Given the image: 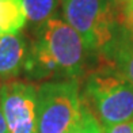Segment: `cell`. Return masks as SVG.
I'll use <instances>...</instances> for the list:
<instances>
[{
    "label": "cell",
    "mask_w": 133,
    "mask_h": 133,
    "mask_svg": "<svg viewBox=\"0 0 133 133\" xmlns=\"http://www.w3.org/2000/svg\"><path fill=\"white\" fill-rule=\"evenodd\" d=\"M26 23L23 0H0V37L21 33Z\"/></svg>",
    "instance_id": "ba28073f"
},
{
    "label": "cell",
    "mask_w": 133,
    "mask_h": 133,
    "mask_svg": "<svg viewBox=\"0 0 133 133\" xmlns=\"http://www.w3.org/2000/svg\"><path fill=\"white\" fill-rule=\"evenodd\" d=\"M0 133H10L7 129V124H5L3 111H2V106H0Z\"/></svg>",
    "instance_id": "4fadbf2b"
},
{
    "label": "cell",
    "mask_w": 133,
    "mask_h": 133,
    "mask_svg": "<svg viewBox=\"0 0 133 133\" xmlns=\"http://www.w3.org/2000/svg\"><path fill=\"white\" fill-rule=\"evenodd\" d=\"M99 60L109 63L133 84V42L122 31H119L117 41Z\"/></svg>",
    "instance_id": "52a82bcc"
},
{
    "label": "cell",
    "mask_w": 133,
    "mask_h": 133,
    "mask_svg": "<svg viewBox=\"0 0 133 133\" xmlns=\"http://www.w3.org/2000/svg\"><path fill=\"white\" fill-rule=\"evenodd\" d=\"M103 133H133V119L128 121V122L103 128Z\"/></svg>",
    "instance_id": "7c38bea8"
},
{
    "label": "cell",
    "mask_w": 133,
    "mask_h": 133,
    "mask_svg": "<svg viewBox=\"0 0 133 133\" xmlns=\"http://www.w3.org/2000/svg\"><path fill=\"white\" fill-rule=\"evenodd\" d=\"M26 21L34 30L53 16L61 8V0H23Z\"/></svg>",
    "instance_id": "9c48e42d"
},
{
    "label": "cell",
    "mask_w": 133,
    "mask_h": 133,
    "mask_svg": "<svg viewBox=\"0 0 133 133\" xmlns=\"http://www.w3.org/2000/svg\"><path fill=\"white\" fill-rule=\"evenodd\" d=\"M82 106L79 80L44 82L37 91V132L66 133L79 118Z\"/></svg>",
    "instance_id": "277c9868"
},
{
    "label": "cell",
    "mask_w": 133,
    "mask_h": 133,
    "mask_svg": "<svg viewBox=\"0 0 133 133\" xmlns=\"http://www.w3.org/2000/svg\"><path fill=\"white\" fill-rule=\"evenodd\" d=\"M119 3H128V4H133V0H118Z\"/></svg>",
    "instance_id": "5bb4252c"
},
{
    "label": "cell",
    "mask_w": 133,
    "mask_h": 133,
    "mask_svg": "<svg viewBox=\"0 0 133 133\" xmlns=\"http://www.w3.org/2000/svg\"><path fill=\"white\" fill-rule=\"evenodd\" d=\"M27 48L21 33L0 37V80L15 79L23 71Z\"/></svg>",
    "instance_id": "8992f818"
},
{
    "label": "cell",
    "mask_w": 133,
    "mask_h": 133,
    "mask_svg": "<svg viewBox=\"0 0 133 133\" xmlns=\"http://www.w3.org/2000/svg\"><path fill=\"white\" fill-rule=\"evenodd\" d=\"M86 53L79 33L57 15L35 29L23 72L31 80H79L84 74Z\"/></svg>",
    "instance_id": "6da1fadb"
},
{
    "label": "cell",
    "mask_w": 133,
    "mask_h": 133,
    "mask_svg": "<svg viewBox=\"0 0 133 133\" xmlns=\"http://www.w3.org/2000/svg\"><path fill=\"white\" fill-rule=\"evenodd\" d=\"M61 11L64 21L82 37L87 53L101 58L117 41L118 0H61Z\"/></svg>",
    "instance_id": "7a4b0ae2"
},
{
    "label": "cell",
    "mask_w": 133,
    "mask_h": 133,
    "mask_svg": "<svg viewBox=\"0 0 133 133\" xmlns=\"http://www.w3.org/2000/svg\"><path fill=\"white\" fill-rule=\"evenodd\" d=\"M118 18L122 34L133 42V4L118 2Z\"/></svg>",
    "instance_id": "8fae6325"
},
{
    "label": "cell",
    "mask_w": 133,
    "mask_h": 133,
    "mask_svg": "<svg viewBox=\"0 0 133 133\" xmlns=\"http://www.w3.org/2000/svg\"><path fill=\"white\" fill-rule=\"evenodd\" d=\"M66 133H103V128H102L98 118L95 117V114L92 113V110L83 101L79 118Z\"/></svg>",
    "instance_id": "30bf717a"
},
{
    "label": "cell",
    "mask_w": 133,
    "mask_h": 133,
    "mask_svg": "<svg viewBox=\"0 0 133 133\" xmlns=\"http://www.w3.org/2000/svg\"><path fill=\"white\" fill-rule=\"evenodd\" d=\"M37 91L33 83L16 79L0 84V106L10 133H38Z\"/></svg>",
    "instance_id": "5b68a950"
},
{
    "label": "cell",
    "mask_w": 133,
    "mask_h": 133,
    "mask_svg": "<svg viewBox=\"0 0 133 133\" xmlns=\"http://www.w3.org/2000/svg\"><path fill=\"white\" fill-rule=\"evenodd\" d=\"M83 101L92 106L102 128L133 119V84L109 63L101 61L88 74Z\"/></svg>",
    "instance_id": "3957f363"
}]
</instances>
